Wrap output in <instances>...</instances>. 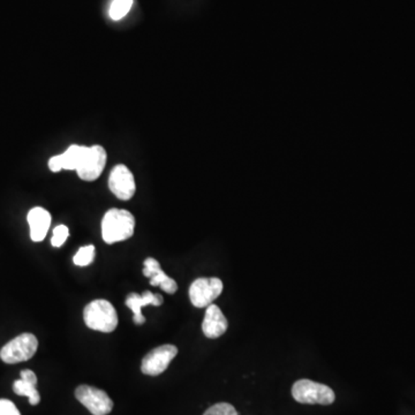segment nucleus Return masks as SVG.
<instances>
[{"label":"nucleus","mask_w":415,"mask_h":415,"mask_svg":"<svg viewBox=\"0 0 415 415\" xmlns=\"http://www.w3.org/2000/svg\"><path fill=\"white\" fill-rule=\"evenodd\" d=\"M292 396L298 403L309 405H331L335 392L331 387L311 380H299L292 387Z\"/></svg>","instance_id":"nucleus-3"},{"label":"nucleus","mask_w":415,"mask_h":415,"mask_svg":"<svg viewBox=\"0 0 415 415\" xmlns=\"http://www.w3.org/2000/svg\"><path fill=\"white\" fill-rule=\"evenodd\" d=\"M132 5L133 0H114L109 11L110 18L114 21L121 20L123 16H127V13L132 9Z\"/></svg>","instance_id":"nucleus-16"},{"label":"nucleus","mask_w":415,"mask_h":415,"mask_svg":"<svg viewBox=\"0 0 415 415\" xmlns=\"http://www.w3.org/2000/svg\"><path fill=\"white\" fill-rule=\"evenodd\" d=\"M163 301V297L158 293L145 291L142 295L138 294V293H131V294L127 295L126 306L131 308L134 313L133 321L136 326H142L145 322V317L142 315V307H145L149 304L160 307Z\"/></svg>","instance_id":"nucleus-13"},{"label":"nucleus","mask_w":415,"mask_h":415,"mask_svg":"<svg viewBox=\"0 0 415 415\" xmlns=\"http://www.w3.org/2000/svg\"><path fill=\"white\" fill-rule=\"evenodd\" d=\"M109 188L119 200H131L136 191L132 171L123 164L114 166L109 177Z\"/></svg>","instance_id":"nucleus-9"},{"label":"nucleus","mask_w":415,"mask_h":415,"mask_svg":"<svg viewBox=\"0 0 415 415\" xmlns=\"http://www.w3.org/2000/svg\"><path fill=\"white\" fill-rule=\"evenodd\" d=\"M13 390L18 396H26L29 398V403L31 405H37L40 404V396L37 391L36 385L31 384L29 382H26L20 378L18 381L14 382L13 384Z\"/></svg>","instance_id":"nucleus-15"},{"label":"nucleus","mask_w":415,"mask_h":415,"mask_svg":"<svg viewBox=\"0 0 415 415\" xmlns=\"http://www.w3.org/2000/svg\"><path fill=\"white\" fill-rule=\"evenodd\" d=\"M75 397L92 415H108L114 409L109 394L95 387L80 385L75 390Z\"/></svg>","instance_id":"nucleus-6"},{"label":"nucleus","mask_w":415,"mask_h":415,"mask_svg":"<svg viewBox=\"0 0 415 415\" xmlns=\"http://www.w3.org/2000/svg\"><path fill=\"white\" fill-rule=\"evenodd\" d=\"M20 375H21V378L23 381L29 382L31 384L37 385V376L33 370L26 369V370H22Z\"/></svg>","instance_id":"nucleus-21"},{"label":"nucleus","mask_w":415,"mask_h":415,"mask_svg":"<svg viewBox=\"0 0 415 415\" xmlns=\"http://www.w3.org/2000/svg\"><path fill=\"white\" fill-rule=\"evenodd\" d=\"M0 415H21V413L11 400L0 399Z\"/></svg>","instance_id":"nucleus-20"},{"label":"nucleus","mask_w":415,"mask_h":415,"mask_svg":"<svg viewBox=\"0 0 415 415\" xmlns=\"http://www.w3.org/2000/svg\"><path fill=\"white\" fill-rule=\"evenodd\" d=\"M37 348H38V341H37L36 336L29 333V332H25V333H22V335L9 341L0 350V359L9 365L23 363V361H28L34 357Z\"/></svg>","instance_id":"nucleus-4"},{"label":"nucleus","mask_w":415,"mask_h":415,"mask_svg":"<svg viewBox=\"0 0 415 415\" xmlns=\"http://www.w3.org/2000/svg\"><path fill=\"white\" fill-rule=\"evenodd\" d=\"M68 236H70V230H68L66 225H58L57 228L53 230L52 239H51V243L55 248L62 247L66 240H67Z\"/></svg>","instance_id":"nucleus-19"},{"label":"nucleus","mask_w":415,"mask_h":415,"mask_svg":"<svg viewBox=\"0 0 415 415\" xmlns=\"http://www.w3.org/2000/svg\"><path fill=\"white\" fill-rule=\"evenodd\" d=\"M95 258V247L92 245L89 246L81 247L77 250V254L73 258L74 265L77 267H87V265H92Z\"/></svg>","instance_id":"nucleus-17"},{"label":"nucleus","mask_w":415,"mask_h":415,"mask_svg":"<svg viewBox=\"0 0 415 415\" xmlns=\"http://www.w3.org/2000/svg\"><path fill=\"white\" fill-rule=\"evenodd\" d=\"M177 354L178 348L175 345H162L160 348H154L142 360V372L149 376L160 375L165 372Z\"/></svg>","instance_id":"nucleus-8"},{"label":"nucleus","mask_w":415,"mask_h":415,"mask_svg":"<svg viewBox=\"0 0 415 415\" xmlns=\"http://www.w3.org/2000/svg\"><path fill=\"white\" fill-rule=\"evenodd\" d=\"M106 151L101 145H92L87 148L80 166L77 167V175L84 182H95L104 171L106 165Z\"/></svg>","instance_id":"nucleus-7"},{"label":"nucleus","mask_w":415,"mask_h":415,"mask_svg":"<svg viewBox=\"0 0 415 415\" xmlns=\"http://www.w3.org/2000/svg\"><path fill=\"white\" fill-rule=\"evenodd\" d=\"M223 282L219 278H197L189 287V299L194 307H208L223 292Z\"/></svg>","instance_id":"nucleus-5"},{"label":"nucleus","mask_w":415,"mask_h":415,"mask_svg":"<svg viewBox=\"0 0 415 415\" xmlns=\"http://www.w3.org/2000/svg\"><path fill=\"white\" fill-rule=\"evenodd\" d=\"M87 148L84 145H73L67 150L53 156L49 160V169L52 172H59L62 170H75L80 166L83 156L86 154Z\"/></svg>","instance_id":"nucleus-12"},{"label":"nucleus","mask_w":415,"mask_h":415,"mask_svg":"<svg viewBox=\"0 0 415 415\" xmlns=\"http://www.w3.org/2000/svg\"><path fill=\"white\" fill-rule=\"evenodd\" d=\"M228 328V322L218 306L211 304L206 307V316L202 323V331L206 338H219Z\"/></svg>","instance_id":"nucleus-11"},{"label":"nucleus","mask_w":415,"mask_h":415,"mask_svg":"<svg viewBox=\"0 0 415 415\" xmlns=\"http://www.w3.org/2000/svg\"><path fill=\"white\" fill-rule=\"evenodd\" d=\"M203 415H238V412L231 404L219 403L206 409Z\"/></svg>","instance_id":"nucleus-18"},{"label":"nucleus","mask_w":415,"mask_h":415,"mask_svg":"<svg viewBox=\"0 0 415 415\" xmlns=\"http://www.w3.org/2000/svg\"><path fill=\"white\" fill-rule=\"evenodd\" d=\"M135 218L131 212L123 209H110L101 221V237L109 245L125 241L133 237Z\"/></svg>","instance_id":"nucleus-1"},{"label":"nucleus","mask_w":415,"mask_h":415,"mask_svg":"<svg viewBox=\"0 0 415 415\" xmlns=\"http://www.w3.org/2000/svg\"><path fill=\"white\" fill-rule=\"evenodd\" d=\"M28 224L31 228V238L35 243H40L45 239L50 225H51V215L48 210L40 206H36L28 214Z\"/></svg>","instance_id":"nucleus-14"},{"label":"nucleus","mask_w":415,"mask_h":415,"mask_svg":"<svg viewBox=\"0 0 415 415\" xmlns=\"http://www.w3.org/2000/svg\"><path fill=\"white\" fill-rule=\"evenodd\" d=\"M83 319L88 328L96 331L110 333L118 326V315L114 304L108 300H95L87 304L83 311Z\"/></svg>","instance_id":"nucleus-2"},{"label":"nucleus","mask_w":415,"mask_h":415,"mask_svg":"<svg viewBox=\"0 0 415 415\" xmlns=\"http://www.w3.org/2000/svg\"><path fill=\"white\" fill-rule=\"evenodd\" d=\"M143 265H145L143 275L150 278L151 286H158L167 294H175L178 291V284L162 270L160 262L155 258H145Z\"/></svg>","instance_id":"nucleus-10"}]
</instances>
